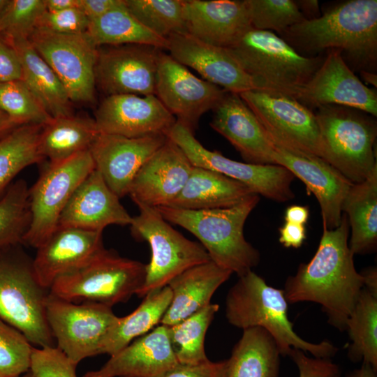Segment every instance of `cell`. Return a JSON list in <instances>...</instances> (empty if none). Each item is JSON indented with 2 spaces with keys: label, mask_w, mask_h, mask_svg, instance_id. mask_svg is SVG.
<instances>
[{
  "label": "cell",
  "mask_w": 377,
  "mask_h": 377,
  "mask_svg": "<svg viewBox=\"0 0 377 377\" xmlns=\"http://www.w3.org/2000/svg\"><path fill=\"white\" fill-rule=\"evenodd\" d=\"M76 367L59 348H33L29 371L34 377H77Z\"/></svg>",
  "instance_id": "45"
},
{
  "label": "cell",
  "mask_w": 377,
  "mask_h": 377,
  "mask_svg": "<svg viewBox=\"0 0 377 377\" xmlns=\"http://www.w3.org/2000/svg\"><path fill=\"white\" fill-rule=\"evenodd\" d=\"M45 315L56 346L76 365L101 354L104 340L118 317L108 306L74 303L50 293Z\"/></svg>",
  "instance_id": "11"
},
{
  "label": "cell",
  "mask_w": 377,
  "mask_h": 377,
  "mask_svg": "<svg viewBox=\"0 0 377 377\" xmlns=\"http://www.w3.org/2000/svg\"><path fill=\"white\" fill-rule=\"evenodd\" d=\"M121 0H78V8L89 22L96 20L120 3Z\"/></svg>",
  "instance_id": "51"
},
{
  "label": "cell",
  "mask_w": 377,
  "mask_h": 377,
  "mask_svg": "<svg viewBox=\"0 0 377 377\" xmlns=\"http://www.w3.org/2000/svg\"><path fill=\"white\" fill-rule=\"evenodd\" d=\"M349 231L344 213L337 228H323L314 256L307 263H301L295 275L287 278L283 289L288 304H319L327 323L340 332L346 330L348 316L364 288L348 246Z\"/></svg>",
  "instance_id": "1"
},
{
  "label": "cell",
  "mask_w": 377,
  "mask_h": 377,
  "mask_svg": "<svg viewBox=\"0 0 377 377\" xmlns=\"http://www.w3.org/2000/svg\"><path fill=\"white\" fill-rule=\"evenodd\" d=\"M342 377H377V371L369 364L362 363L360 368L351 371Z\"/></svg>",
  "instance_id": "56"
},
{
  "label": "cell",
  "mask_w": 377,
  "mask_h": 377,
  "mask_svg": "<svg viewBox=\"0 0 377 377\" xmlns=\"http://www.w3.org/2000/svg\"><path fill=\"white\" fill-rule=\"evenodd\" d=\"M219 309V304L211 303L180 322L168 326L170 342L179 364H197L209 360L205 350V338Z\"/></svg>",
  "instance_id": "38"
},
{
  "label": "cell",
  "mask_w": 377,
  "mask_h": 377,
  "mask_svg": "<svg viewBox=\"0 0 377 377\" xmlns=\"http://www.w3.org/2000/svg\"><path fill=\"white\" fill-rule=\"evenodd\" d=\"M20 245L0 247V319L21 332L31 344L56 346L45 315L50 290L40 284L33 260Z\"/></svg>",
  "instance_id": "7"
},
{
  "label": "cell",
  "mask_w": 377,
  "mask_h": 377,
  "mask_svg": "<svg viewBox=\"0 0 377 377\" xmlns=\"http://www.w3.org/2000/svg\"><path fill=\"white\" fill-rule=\"evenodd\" d=\"M228 92L195 76L187 67L161 51L157 64L154 95L180 123L193 133L201 117Z\"/></svg>",
  "instance_id": "15"
},
{
  "label": "cell",
  "mask_w": 377,
  "mask_h": 377,
  "mask_svg": "<svg viewBox=\"0 0 377 377\" xmlns=\"http://www.w3.org/2000/svg\"><path fill=\"white\" fill-rule=\"evenodd\" d=\"M251 194L230 207L190 210L169 206L156 207L168 223L186 229L195 236L218 266L241 276L260 262V253L244 235L245 222L259 202Z\"/></svg>",
  "instance_id": "4"
},
{
  "label": "cell",
  "mask_w": 377,
  "mask_h": 377,
  "mask_svg": "<svg viewBox=\"0 0 377 377\" xmlns=\"http://www.w3.org/2000/svg\"><path fill=\"white\" fill-rule=\"evenodd\" d=\"M256 89L295 97L324 57H304L274 32L249 29L226 48Z\"/></svg>",
  "instance_id": "5"
},
{
  "label": "cell",
  "mask_w": 377,
  "mask_h": 377,
  "mask_svg": "<svg viewBox=\"0 0 377 377\" xmlns=\"http://www.w3.org/2000/svg\"><path fill=\"white\" fill-rule=\"evenodd\" d=\"M351 235L348 246L355 254H368L377 246V167L363 182L353 184L343 204Z\"/></svg>",
  "instance_id": "31"
},
{
  "label": "cell",
  "mask_w": 377,
  "mask_h": 377,
  "mask_svg": "<svg viewBox=\"0 0 377 377\" xmlns=\"http://www.w3.org/2000/svg\"><path fill=\"white\" fill-rule=\"evenodd\" d=\"M296 364L299 377H339V367L330 358L309 357L300 349L292 348L288 355Z\"/></svg>",
  "instance_id": "47"
},
{
  "label": "cell",
  "mask_w": 377,
  "mask_h": 377,
  "mask_svg": "<svg viewBox=\"0 0 377 377\" xmlns=\"http://www.w3.org/2000/svg\"><path fill=\"white\" fill-rule=\"evenodd\" d=\"M5 39L18 55L22 72V80L47 112L52 118L72 115L73 102L65 87L29 39Z\"/></svg>",
  "instance_id": "30"
},
{
  "label": "cell",
  "mask_w": 377,
  "mask_h": 377,
  "mask_svg": "<svg viewBox=\"0 0 377 377\" xmlns=\"http://www.w3.org/2000/svg\"><path fill=\"white\" fill-rule=\"evenodd\" d=\"M167 137L183 151L193 166L218 172L246 185L251 191L276 202L295 197L292 190L294 175L279 165H258L239 162L217 151L205 148L194 133L176 121Z\"/></svg>",
  "instance_id": "12"
},
{
  "label": "cell",
  "mask_w": 377,
  "mask_h": 377,
  "mask_svg": "<svg viewBox=\"0 0 377 377\" xmlns=\"http://www.w3.org/2000/svg\"><path fill=\"white\" fill-rule=\"evenodd\" d=\"M167 139L165 135L127 138L99 133L89 151L95 169L121 198L129 194L138 172Z\"/></svg>",
  "instance_id": "20"
},
{
  "label": "cell",
  "mask_w": 377,
  "mask_h": 377,
  "mask_svg": "<svg viewBox=\"0 0 377 377\" xmlns=\"http://www.w3.org/2000/svg\"><path fill=\"white\" fill-rule=\"evenodd\" d=\"M186 33L227 48L251 28L245 0H186Z\"/></svg>",
  "instance_id": "26"
},
{
  "label": "cell",
  "mask_w": 377,
  "mask_h": 377,
  "mask_svg": "<svg viewBox=\"0 0 377 377\" xmlns=\"http://www.w3.org/2000/svg\"><path fill=\"white\" fill-rule=\"evenodd\" d=\"M147 265L103 249L87 265L58 278L50 293L74 302H95L112 307L127 302L142 288Z\"/></svg>",
  "instance_id": "8"
},
{
  "label": "cell",
  "mask_w": 377,
  "mask_h": 377,
  "mask_svg": "<svg viewBox=\"0 0 377 377\" xmlns=\"http://www.w3.org/2000/svg\"><path fill=\"white\" fill-rule=\"evenodd\" d=\"M232 274L209 260L175 276L168 284L172 298L161 324L173 325L208 306L215 291Z\"/></svg>",
  "instance_id": "28"
},
{
  "label": "cell",
  "mask_w": 377,
  "mask_h": 377,
  "mask_svg": "<svg viewBox=\"0 0 377 377\" xmlns=\"http://www.w3.org/2000/svg\"><path fill=\"white\" fill-rule=\"evenodd\" d=\"M360 75L364 82L371 84L375 88L377 86V75L375 73L368 72V71H361Z\"/></svg>",
  "instance_id": "58"
},
{
  "label": "cell",
  "mask_w": 377,
  "mask_h": 377,
  "mask_svg": "<svg viewBox=\"0 0 377 377\" xmlns=\"http://www.w3.org/2000/svg\"><path fill=\"white\" fill-rule=\"evenodd\" d=\"M316 109L320 158L353 184L363 182L377 167L375 117L355 108L337 105Z\"/></svg>",
  "instance_id": "6"
},
{
  "label": "cell",
  "mask_w": 377,
  "mask_h": 377,
  "mask_svg": "<svg viewBox=\"0 0 377 377\" xmlns=\"http://www.w3.org/2000/svg\"><path fill=\"white\" fill-rule=\"evenodd\" d=\"M288 302L283 289L268 285L265 279L250 271L239 276L226 299L228 323L242 330L259 327L274 339L281 356L300 349L314 357L331 358L338 351L332 342L311 343L301 338L288 316Z\"/></svg>",
  "instance_id": "3"
},
{
  "label": "cell",
  "mask_w": 377,
  "mask_h": 377,
  "mask_svg": "<svg viewBox=\"0 0 377 377\" xmlns=\"http://www.w3.org/2000/svg\"><path fill=\"white\" fill-rule=\"evenodd\" d=\"M130 13L144 27L167 39L175 34L186 33L184 0H124Z\"/></svg>",
  "instance_id": "39"
},
{
  "label": "cell",
  "mask_w": 377,
  "mask_h": 377,
  "mask_svg": "<svg viewBox=\"0 0 377 377\" xmlns=\"http://www.w3.org/2000/svg\"><path fill=\"white\" fill-rule=\"evenodd\" d=\"M46 10L57 12L78 7V0H45Z\"/></svg>",
  "instance_id": "55"
},
{
  "label": "cell",
  "mask_w": 377,
  "mask_h": 377,
  "mask_svg": "<svg viewBox=\"0 0 377 377\" xmlns=\"http://www.w3.org/2000/svg\"><path fill=\"white\" fill-rule=\"evenodd\" d=\"M309 209L307 206L294 205L289 206L285 211L286 222L305 225L309 219Z\"/></svg>",
  "instance_id": "52"
},
{
  "label": "cell",
  "mask_w": 377,
  "mask_h": 377,
  "mask_svg": "<svg viewBox=\"0 0 377 377\" xmlns=\"http://www.w3.org/2000/svg\"><path fill=\"white\" fill-rule=\"evenodd\" d=\"M139 214L130 224L134 238L147 242L151 251L145 283L137 295L168 286L175 276L195 265L210 260L205 248L185 237L164 219L156 207L135 204Z\"/></svg>",
  "instance_id": "9"
},
{
  "label": "cell",
  "mask_w": 377,
  "mask_h": 377,
  "mask_svg": "<svg viewBox=\"0 0 377 377\" xmlns=\"http://www.w3.org/2000/svg\"><path fill=\"white\" fill-rule=\"evenodd\" d=\"M94 169L89 150L49 163L29 189L31 222L22 244L37 249L53 234L73 193Z\"/></svg>",
  "instance_id": "10"
},
{
  "label": "cell",
  "mask_w": 377,
  "mask_h": 377,
  "mask_svg": "<svg viewBox=\"0 0 377 377\" xmlns=\"http://www.w3.org/2000/svg\"><path fill=\"white\" fill-rule=\"evenodd\" d=\"M7 1L8 0H0V12L7 3Z\"/></svg>",
  "instance_id": "60"
},
{
  "label": "cell",
  "mask_w": 377,
  "mask_h": 377,
  "mask_svg": "<svg viewBox=\"0 0 377 377\" xmlns=\"http://www.w3.org/2000/svg\"><path fill=\"white\" fill-rule=\"evenodd\" d=\"M276 165L289 170L316 198L323 228L332 230L341 220L342 204L353 183L318 156L274 143Z\"/></svg>",
  "instance_id": "19"
},
{
  "label": "cell",
  "mask_w": 377,
  "mask_h": 377,
  "mask_svg": "<svg viewBox=\"0 0 377 377\" xmlns=\"http://www.w3.org/2000/svg\"><path fill=\"white\" fill-rule=\"evenodd\" d=\"M0 109L17 126H44L52 119L22 80L0 82Z\"/></svg>",
  "instance_id": "41"
},
{
  "label": "cell",
  "mask_w": 377,
  "mask_h": 377,
  "mask_svg": "<svg viewBox=\"0 0 377 377\" xmlns=\"http://www.w3.org/2000/svg\"><path fill=\"white\" fill-rule=\"evenodd\" d=\"M251 28L280 35L305 17L293 0H245Z\"/></svg>",
  "instance_id": "42"
},
{
  "label": "cell",
  "mask_w": 377,
  "mask_h": 377,
  "mask_svg": "<svg viewBox=\"0 0 377 377\" xmlns=\"http://www.w3.org/2000/svg\"><path fill=\"white\" fill-rule=\"evenodd\" d=\"M193 167L183 151L168 138L138 172L128 195L135 204L168 206L182 191Z\"/></svg>",
  "instance_id": "22"
},
{
  "label": "cell",
  "mask_w": 377,
  "mask_h": 377,
  "mask_svg": "<svg viewBox=\"0 0 377 377\" xmlns=\"http://www.w3.org/2000/svg\"><path fill=\"white\" fill-rule=\"evenodd\" d=\"M87 34L97 47L139 44L166 50L168 45L167 39L149 31L130 13L124 0L89 22Z\"/></svg>",
  "instance_id": "35"
},
{
  "label": "cell",
  "mask_w": 377,
  "mask_h": 377,
  "mask_svg": "<svg viewBox=\"0 0 377 377\" xmlns=\"http://www.w3.org/2000/svg\"><path fill=\"white\" fill-rule=\"evenodd\" d=\"M178 364L168 326L161 324L111 355L96 374L98 377H161Z\"/></svg>",
  "instance_id": "27"
},
{
  "label": "cell",
  "mask_w": 377,
  "mask_h": 377,
  "mask_svg": "<svg viewBox=\"0 0 377 377\" xmlns=\"http://www.w3.org/2000/svg\"><path fill=\"white\" fill-rule=\"evenodd\" d=\"M226 360L197 364H178L161 377H225Z\"/></svg>",
  "instance_id": "48"
},
{
  "label": "cell",
  "mask_w": 377,
  "mask_h": 377,
  "mask_svg": "<svg viewBox=\"0 0 377 377\" xmlns=\"http://www.w3.org/2000/svg\"><path fill=\"white\" fill-rule=\"evenodd\" d=\"M30 222L29 188L19 179L0 198V247L22 244Z\"/></svg>",
  "instance_id": "40"
},
{
  "label": "cell",
  "mask_w": 377,
  "mask_h": 377,
  "mask_svg": "<svg viewBox=\"0 0 377 377\" xmlns=\"http://www.w3.org/2000/svg\"><path fill=\"white\" fill-rule=\"evenodd\" d=\"M89 20L78 8L57 12L45 10L39 18L36 29L59 34L86 33Z\"/></svg>",
  "instance_id": "46"
},
{
  "label": "cell",
  "mask_w": 377,
  "mask_h": 377,
  "mask_svg": "<svg viewBox=\"0 0 377 377\" xmlns=\"http://www.w3.org/2000/svg\"><path fill=\"white\" fill-rule=\"evenodd\" d=\"M167 42L168 54L181 64L195 70L203 80L238 94L256 89L253 79L226 48L205 43L187 33L172 34Z\"/></svg>",
  "instance_id": "21"
},
{
  "label": "cell",
  "mask_w": 377,
  "mask_h": 377,
  "mask_svg": "<svg viewBox=\"0 0 377 377\" xmlns=\"http://www.w3.org/2000/svg\"><path fill=\"white\" fill-rule=\"evenodd\" d=\"M279 241L286 248H300L306 238V231L304 225L285 222L279 228Z\"/></svg>",
  "instance_id": "50"
},
{
  "label": "cell",
  "mask_w": 377,
  "mask_h": 377,
  "mask_svg": "<svg viewBox=\"0 0 377 377\" xmlns=\"http://www.w3.org/2000/svg\"><path fill=\"white\" fill-rule=\"evenodd\" d=\"M253 193L246 185L218 172L193 166L188 179L169 207L208 210L230 207Z\"/></svg>",
  "instance_id": "29"
},
{
  "label": "cell",
  "mask_w": 377,
  "mask_h": 377,
  "mask_svg": "<svg viewBox=\"0 0 377 377\" xmlns=\"http://www.w3.org/2000/svg\"><path fill=\"white\" fill-rule=\"evenodd\" d=\"M135 310L124 317H117L108 332L101 354L113 355L133 340L147 334L161 323L172 298L168 286L148 293Z\"/></svg>",
  "instance_id": "34"
},
{
  "label": "cell",
  "mask_w": 377,
  "mask_h": 377,
  "mask_svg": "<svg viewBox=\"0 0 377 377\" xmlns=\"http://www.w3.org/2000/svg\"><path fill=\"white\" fill-rule=\"evenodd\" d=\"M9 117L0 109V139L17 127Z\"/></svg>",
  "instance_id": "57"
},
{
  "label": "cell",
  "mask_w": 377,
  "mask_h": 377,
  "mask_svg": "<svg viewBox=\"0 0 377 377\" xmlns=\"http://www.w3.org/2000/svg\"><path fill=\"white\" fill-rule=\"evenodd\" d=\"M361 274L364 288L377 296V269L376 267H369L360 272Z\"/></svg>",
  "instance_id": "53"
},
{
  "label": "cell",
  "mask_w": 377,
  "mask_h": 377,
  "mask_svg": "<svg viewBox=\"0 0 377 377\" xmlns=\"http://www.w3.org/2000/svg\"><path fill=\"white\" fill-rule=\"evenodd\" d=\"M19 377H34L33 375L30 371H28L27 373L19 376Z\"/></svg>",
  "instance_id": "61"
},
{
  "label": "cell",
  "mask_w": 377,
  "mask_h": 377,
  "mask_svg": "<svg viewBox=\"0 0 377 377\" xmlns=\"http://www.w3.org/2000/svg\"><path fill=\"white\" fill-rule=\"evenodd\" d=\"M29 40L59 77L72 102H94L98 47L87 32L59 34L35 29Z\"/></svg>",
  "instance_id": "13"
},
{
  "label": "cell",
  "mask_w": 377,
  "mask_h": 377,
  "mask_svg": "<svg viewBox=\"0 0 377 377\" xmlns=\"http://www.w3.org/2000/svg\"><path fill=\"white\" fill-rule=\"evenodd\" d=\"M103 231L57 228L38 248L33 267L40 284L50 290L59 277L87 265L104 249Z\"/></svg>",
  "instance_id": "23"
},
{
  "label": "cell",
  "mask_w": 377,
  "mask_h": 377,
  "mask_svg": "<svg viewBox=\"0 0 377 377\" xmlns=\"http://www.w3.org/2000/svg\"><path fill=\"white\" fill-rule=\"evenodd\" d=\"M43 126H19L0 139V198L22 170L45 159L39 150Z\"/></svg>",
  "instance_id": "37"
},
{
  "label": "cell",
  "mask_w": 377,
  "mask_h": 377,
  "mask_svg": "<svg viewBox=\"0 0 377 377\" xmlns=\"http://www.w3.org/2000/svg\"><path fill=\"white\" fill-rule=\"evenodd\" d=\"M33 348L21 332L0 319V377H19L29 371Z\"/></svg>",
  "instance_id": "44"
},
{
  "label": "cell",
  "mask_w": 377,
  "mask_h": 377,
  "mask_svg": "<svg viewBox=\"0 0 377 377\" xmlns=\"http://www.w3.org/2000/svg\"><path fill=\"white\" fill-rule=\"evenodd\" d=\"M351 343L347 356L377 371V296L363 288L346 322Z\"/></svg>",
  "instance_id": "36"
},
{
  "label": "cell",
  "mask_w": 377,
  "mask_h": 377,
  "mask_svg": "<svg viewBox=\"0 0 377 377\" xmlns=\"http://www.w3.org/2000/svg\"><path fill=\"white\" fill-rule=\"evenodd\" d=\"M22 79L20 61L15 50L0 34V82Z\"/></svg>",
  "instance_id": "49"
},
{
  "label": "cell",
  "mask_w": 377,
  "mask_h": 377,
  "mask_svg": "<svg viewBox=\"0 0 377 377\" xmlns=\"http://www.w3.org/2000/svg\"><path fill=\"white\" fill-rule=\"evenodd\" d=\"M45 10V0H8L0 12V34L29 39Z\"/></svg>",
  "instance_id": "43"
},
{
  "label": "cell",
  "mask_w": 377,
  "mask_h": 377,
  "mask_svg": "<svg viewBox=\"0 0 377 377\" xmlns=\"http://www.w3.org/2000/svg\"><path fill=\"white\" fill-rule=\"evenodd\" d=\"M99 134L94 119L73 114L52 118L44 125L39 150L50 163H55L89 150Z\"/></svg>",
  "instance_id": "33"
},
{
  "label": "cell",
  "mask_w": 377,
  "mask_h": 377,
  "mask_svg": "<svg viewBox=\"0 0 377 377\" xmlns=\"http://www.w3.org/2000/svg\"><path fill=\"white\" fill-rule=\"evenodd\" d=\"M213 112L210 126L230 142L246 163L276 165L272 141L239 94L226 92Z\"/></svg>",
  "instance_id": "24"
},
{
  "label": "cell",
  "mask_w": 377,
  "mask_h": 377,
  "mask_svg": "<svg viewBox=\"0 0 377 377\" xmlns=\"http://www.w3.org/2000/svg\"><path fill=\"white\" fill-rule=\"evenodd\" d=\"M295 97L309 109L327 105L355 108L377 116L376 89L365 85L346 64L339 50H331Z\"/></svg>",
  "instance_id": "17"
},
{
  "label": "cell",
  "mask_w": 377,
  "mask_h": 377,
  "mask_svg": "<svg viewBox=\"0 0 377 377\" xmlns=\"http://www.w3.org/2000/svg\"><path fill=\"white\" fill-rule=\"evenodd\" d=\"M133 217L94 169L77 187L64 209L57 228L103 231L110 225L126 226Z\"/></svg>",
  "instance_id": "25"
},
{
  "label": "cell",
  "mask_w": 377,
  "mask_h": 377,
  "mask_svg": "<svg viewBox=\"0 0 377 377\" xmlns=\"http://www.w3.org/2000/svg\"><path fill=\"white\" fill-rule=\"evenodd\" d=\"M281 356L274 339L265 329L243 330L226 360L225 377H279Z\"/></svg>",
  "instance_id": "32"
},
{
  "label": "cell",
  "mask_w": 377,
  "mask_h": 377,
  "mask_svg": "<svg viewBox=\"0 0 377 377\" xmlns=\"http://www.w3.org/2000/svg\"><path fill=\"white\" fill-rule=\"evenodd\" d=\"M94 121L99 133L127 138L167 135L177 121L154 94L108 96L96 109Z\"/></svg>",
  "instance_id": "18"
},
{
  "label": "cell",
  "mask_w": 377,
  "mask_h": 377,
  "mask_svg": "<svg viewBox=\"0 0 377 377\" xmlns=\"http://www.w3.org/2000/svg\"><path fill=\"white\" fill-rule=\"evenodd\" d=\"M297 53L313 57L339 50L355 73L377 69V1L349 0L280 34Z\"/></svg>",
  "instance_id": "2"
},
{
  "label": "cell",
  "mask_w": 377,
  "mask_h": 377,
  "mask_svg": "<svg viewBox=\"0 0 377 377\" xmlns=\"http://www.w3.org/2000/svg\"><path fill=\"white\" fill-rule=\"evenodd\" d=\"M162 50L139 44L98 47L96 86L106 96L154 94L158 60Z\"/></svg>",
  "instance_id": "16"
},
{
  "label": "cell",
  "mask_w": 377,
  "mask_h": 377,
  "mask_svg": "<svg viewBox=\"0 0 377 377\" xmlns=\"http://www.w3.org/2000/svg\"><path fill=\"white\" fill-rule=\"evenodd\" d=\"M295 2L306 20L316 18L320 15L318 1L300 0Z\"/></svg>",
  "instance_id": "54"
},
{
  "label": "cell",
  "mask_w": 377,
  "mask_h": 377,
  "mask_svg": "<svg viewBox=\"0 0 377 377\" xmlns=\"http://www.w3.org/2000/svg\"><path fill=\"white\" fill-rule=\"evenodd\" d=\"M83 377H98V375L96 371H89L86 373Z\"/></svg>",
  "instance_id": "59"
},
{
  "label": "cell",
  "mask_w": 377,
  "mask_h": 377,
  "mask_svg": "<svg viewBox=\"0 0 377 377\" xmlns=\"http://www.w3.org/2000/svg\"><path fill=\"white\" fill-rule=\"evenodd\" d=\"M272 142L320 158L315 113L294 97L252 89L239 94Z\"/></svg>",
  "instance_id": "14"
}]
</instances>
